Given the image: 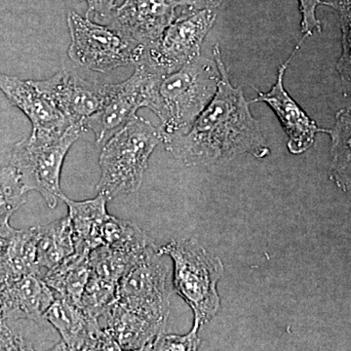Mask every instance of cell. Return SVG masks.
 Instances as JSON below:
<instances>
[{
  "mask_svg": "<svg viewBox=\"0 0 351 351\" xmlns=\"http://www.w3.org/2000/svg\"><path fill=\"white\" fill-rule=\"evenodd\" d=\"M213 56L221 73L214 98L188 133L164 144L166 149L186 166L225 164L245 154L260 159L269 156L260 122L252 114L243 89L230 82L218 43Z\"/></svg>",
  "mask_w": 351,
  "mask_h": 351,
  "instance_id": "1",
  "label": "cell"
},
{
  "mask_svg": "<svg viewBox=\"0 0 351 351\" xmlns=\"http://www.w3.org/2000/svg\"><path fill=\"white\" fill-rule=\"evenodd\" d=\"M219 80L216 61L201 56L162 76L152 112L160 119L163 144L188 133L214 98Z\"/></svg>",
  "mask_w": 351,
  "mask_h": 351,
  "instance_id": "2",
  "label": "cell"
},
{
  "mask_svg": "<svg viewBox=\"0 0 351 351\" xmlns=\"http://www.w3.org/2000/svg\"><path fill=\"white\" fill-rule=\"evenodd\" d=\"M163 143L159 128L143 117H136L101 145L99 195L108 201L133 195L142 186L149 157Z\"/></svg>",
  "mask_w": 351,
  "mask_h": 351,
  "instance_id": "3",
  "label": "cell"
},
{
  "mask_svg": "<svg viewBox=\"0 0 351 351\" xmlns=\"http://www.w3.org/2000/svg\"><path fill=\"white\" fill-rule=\"evenodd\" d=\"M173 261V290L193 311L201 325L210 322L221 307L218 284L225 274L221 258L193 239L172 240L158 247Z\"/></svg>",
  "mask_w": 351,
  "mask_h": 351,
  "instance_id": "4",
  "label": "cell"
},
{
  "mask_svg": "<svg viewBox=\"0 0 351 351\" xmlns=\"http://www.w3.org/2000/svg\"><path fill=\"white\" fill-rule=\"evenodd\" d=\"M84 131L82 124H75L59 135L32 132L14 147L9 164L17 171L27 193L38 191L52 209L63 195L60 184L64 158Z\"/></svg>",
  "mask_w": 351,
  "mask_h": 351,
  "instance_id": "5",
  "label": "cell"
},
{
  "mask_svg": "<svg viewBox=\"0 0 351 351\" xmlns=\"http://www.w3.org/2000/svg\"><path fill=\"white\" fill-rule=\"evenodd\" d=\"M71 34L69 56L83 69L107 73L126 66H137L145 55V46L117 25H103L90 18L69 12Z\"/></svg>",
  "mask_w": 351,
  "mask_h": 351,
  "instance_id": "6",
  "label": "cell"
},
{
  "mask_svg": "<svg viewBox=\"0 0 351 351\" xmlns=\"http://www.w3.org/2000/svg\"><path fill=\"white\" fill-rule=\"evenodd\" d=\"M125 82L108 85L103 105L85 120V131L93 132L96 143L103 145L137 117L141 108L152 110L162 76L141 61Z\"/></svg>",
  "mask_w": 351,
  "mask_h": 351,
  "instance_id": "7",
  "label": "cell"
},
{
  "mask_svg": "<svg viewBox=\"0 0 351 351\" xmlns=\"http://www.w3.org/2000/svg\"><path fill=\"white\" fill-rule=\"evenodd\" d=\"M217 19L216 9L193 10L176 18L156 43L145 47L142 61L161 75L200 56L201 45Z\"/></svg>",
  "mask_w": 351,
  "mask_h": 351,
  "instance_id": "8",
  "label": "cell"
},
{
  "mask_svg": "<svg viewBox=\"0 0 351 351\" xmlns=\"http://www.w3.org/2000/svg\"><path fill=\"white\" fill-rule=\"evenodd\" d=\"M156 250L149 252L127 270L117 287V302L159 322L167 323L170 314V270Z\"/></svg>",
  "mask_w": 351,
  "mask_h": 351,
  "instance_id": "9",
  "label": "cell"
},
{
  "mask_svg": "<svg viewBox=\"0 0 351 351\" xmlns=\"http://www.w3.org/2000/svg\"><path fill=\"white\" fill-rule=\"evenodd\" d=\"M306 38V36H302L291 56L279 66L276 82L272 85L271 89L267 92H262L255 88L257 98L250 101V103L267 104L271 108L272 112L276 113L277 119L288 137V151L295 156L304 154L313 147L316 134L320 132L330 133V130L320 128L316 122L306 114V112L300 107L299 104L291 97L284 86V76L289 64Z\"/></svg>",
  "mask_w": 351,
  "mask_h": 351,
  "instance_id": "10",
  "label": "cell"
},
{
  "mask_svg": "<svg viewBox=\"0 0 351 351\" xmlns=\"http://www.w3.org/2000/svg\"><path fill=\"white\" fill-rule=\"evenodd\" d=\"M32 82L66 119L82 125L101 107L110 85L87 80L66 69L47 80Z\"/></svg>",
  "mask_w": 351,
  "mask_h": 351,
  "instance_id": "11",
  "label": "cell"
},
{
  "mask_svg": "<svg viewBox=\"0 0 351 351\" xmlns=\"http://www.w3.org/2000/svg\"><path fill=\"white\" fill-rule=\"evenodd\" d=\"M44 318L61 335V343L53 350H120L110 332L101 326L100 320L73 302L56 298Z\"/></svg>",
  "mask_w": 351,
  "mask_h": 351,
  "instance_id": "12",
  "label": "cell"
},
{
  "mask_svg": "<svg viewBox=\"0 0 351 351\" xmlns=\"http://www.w3.org/2000/svg\"><path fill=\"white\" fill-rule=\"evenodd\" d=\"M191 0H125L114 9V23L145 47L156 43L176 19L179 7H193Z\"/></svg>",
  "mask_w": 351,
  "mask_h": 351,
  "instance_id": "13",
  "label": "cell"
},
{
  "mask_svg": "<svg viewBox=\"0 0 351 351\" xmlns=\"http://www.w3.org/2000/svg\"><path fill=\"white\" fill-rule=\"evenodd\" d=\"M0 91L29 119L32 133L59 135L75 124L66 119L32 80L0 73Z\"/></svg>",
  "mask_w": 351,
  "mask_h": 351,
  "instance_id": "14",
  "label": "cell"
},
{
  "mask_svg": "<svg viewBox=\"0 0 351 351\" xmlns=\"http://www.w3.org/2000/svg\"><path fill=\"white\" fill-rule=\"evenodd\" d=\"M55 299L53 291L38 274H29L0 285V311L3 320L43 322Z\"/></svg>",
  "mask_w": 351,
  "mask_h": 351,
  "instance_id": "15",
  "label": "cell"
},
{
  "mask_svg": "<svg viewBox=\"0 0 351 351\" xmlns=\"http://www.w3.org/2000/svg\"><path fill=\"white\" fill-rule=\"evenodd\" d=\"M0 285L21 277L43 276L38 263V226L15 230L7 223L0 228Z\"/></svg>",
  "mask_w": 351,
  "mask_h": 351,
  "instance_id": "16",
  "label": "cell"
},
{
  "mask_svg": "<svg viewBox=\"0 0 351 351\" xmlns=\"http://www.w3.org/2000/svg\"><path fill=\"white\" fill-rule=\"evenodd\" d=\"M120 350H151L154 341L166 324L152 319L115 302L100 318Z\"/></svg>",
  "mask_w": 351,
  "mask_h": 351,
  "instance_id": "17",
  "label": "cell"
},
{
  "mask_svg": "<svg viewBox=\"0 0 351 351\" xmlns=\"http://www.w3.org/2000/svg\"><path fill=\"white\" fill-rule=\"evenodd\" d=\"M60 199L68 206L75 252H90L101 246V228L110 216L107 210V198L98 193L93 199L85 201L71 200L64 195Z\"/></svg>",
  "mask_w": 351,
  "mask_h": 351,
  "instance_id": "18",
  "label": "cell"
},
{
  "mask_svg": "<svg viewBox=\"0 0 351 351\" xmlns=\"http://www.w3.org/2000/svg\"><path fill=\"white\" fill-rule=\"evenodd\" d=\"M90 252H75L44 272L43 278L57 299L82 306L83 293L91 274Z\"/></svg>",
  "mask_w": 351,
  "mask_h": 351,
  "instance_id": "19",
  "label": "cell"
},
{
  "mask_svg": "<svg viewBox=\"0 0 351 351\" xmlns=\"http://www.w3.org/2000/svg\"><path fill=\"white\" fill-rule=\"evenodd\" d=\"M75 253V237L69 217L38 226V263L48 270Z\"/></svg>",
  "mask_w": 351,
  "mask_h": 351,
  "instance_id": "20",
  "label": "cell"
},
{
  "mask_svg": "<svg viewBox=\"0 0 351 351\" xmlns=\"http://www.w3.org/2000/svg\"><path fill=\"white\" fill-rule=\"evenodd\" d=\"M330 130L332 142L331 177L346 189L351 186V107L339 110Z\"/></svg>",
  "mask_w": 351,
  "mask_h": 351,
  "instance_id": "21",
  "label": "cell"
},
{
  "mask_svg": "<svg viewBox=\"0 0 351 351\" xmlns=\"http://www.w3.org/2000/svg\"><path fill=\"white\" fill-rule=\"evenodd\" d=\"M143 258L135 257L125 251L107 245H101L89 253L92 274L117 284L119 283L127 270Z\"/></svg>",
  "mask_w": 351,
  "mask_h": 351,
  "instance_id": "22",
  "label": "cell"
},
{
  "mask_svg": "<svg viewBox=\"0 0 351 351\" xmlns=\"http://www.w3.org/2000/svg\"><path fill=\"white\" fill-rule=\"evenodd\" d=\"M27 193L11 164L0 170V228L9 223L12 215L25 204Z\"/></svg>",
  "mask_w": 351,
  "mask_h": 351,
  "instance_id": "23",
  "label": "cell"
},
{
  "mask_svg": "<svg viewBox=\"0 0 351 351\" xmlns=\"http://www.w3.org/2000/svg\"><path fill=\"white\" fill-rule=\"evenodd\" d=\"M119 284L90 274L83 293L82 307L89 315L100 319L108 307L117 301Z\"/></svg>",
  "mask_w": 351,
  "mask_h": 351,
  "instance_id": "24",
  "label": "cell"
},
{
  "mask_svg": "<svg viewBox=\"0 0 351 351\" xmlns=\"http://www.w3.org/2000/svg\"><path fill=\"white\" fill-rule=\"evenodd\" d=\"M338 11L341 29V55L337 63V71L346 92L351 93V0L332 2Z\"/></svg>",
  "mask_w": 351,
  "mask_h": 351,
  "instance_id": "25",
  "label": "cell"
},
{
  "mask_svg": "<svg viewBox=\"0 0 351 351\" xmlns=\"http://www.w3.org/2000/svg\"><path fill=\"white\" fill-rule=\"evenodd\" d=\"M202 326L198 321H193V328L186 335L161 332L152 343L151 350L191 351L198 350L201 343L199 329Z\"/></svg>",
  "mask_w": 351,
  "mask_h": 351,
  "instance_id": "26",
  "label": "cell"
},
{
  "mask_svg": "<svg viewBox=\"0 0 351 351\" xmlns=\"http://www.w3.org/2000/svg\"><path fill=\"white\" fill-rule=\"evenodd\" d=\"M299 1L300 12L302 14L301 31L302 36H313L314 32H321V24L316 18V8L319 5L332 7V2L323 0H298Z\"/></svg>",
  "mask_w": 351,
  "mask_h": 351,
  "instance_id": "27",
  "label": "cell"
},
{
  "mask_svg": "<svg viewBox=\"0 0 351 351\" xmlns=\"http://www.w3.org/2000/svg\"><path fill=\"white\" fill-rule=\"evenodd\" d=\"M32 350L23 337L7 325L6 320L0 321V350Z\"/></svg>",
  "mask_w": 351,
  "mask_h": 351,
  "instance_id": "28",
  "label": "cell"
},
{
  "mask_svg": "<svg viewBox=\"0 0 351 351\" xmlns=\"http://www.w3.org/2000/svg\"><path fill=\"white\" fill-rule=\"evenodd\" d=\"M88 4V11L86 17L90 15L97 17L106 18L112 15L115 7V0H86Z\"/></svg>",
  "mask_w": 351,
  "mask_h": 351,
  "instance_id": "29",
  "label": "cell"
},
{
  "mask_svg": "<svg viewBox=\"0 0 351 351\" xmlns=\"http://www.w3.org/2000/svg\"><path fill=\"white\" fill-rule=\"evenodd\" d=\"M206 1L207 7L212 9H217L221 6L223 0H205Z\"/></svg>",
  "mask_w": 351,
  "mask_h": 351,
  "instance_id": "30",
  "label": "cell"
},
{
  "mask_svg": "<svg viewBox=\"0 0 351 351\" xmlns=\"http://www.w3.org/2000/svg\"><path fill=\"white\" fill-rule=\"evenodd\" d=\"M2 243H3V239H2L1 237H0V248H1Z\"/></svg>",
  "mask_w": 351,
  "mask_h": 351,
  "instance_id": "31",
  "label": "cell"
},
{
  "mask_svg": "<svg viewBox=\"0 0 351 351\" xmlns=\"http://www.w3.org/2000/svg\"><path fill=\"white\" fill-rule=\"evenodd\" d=\"M1 320H3V318H2L1 311H0V321Z\"/></svg>",
  "mask_w": 351,
  "mask_h": 351,
  "instance_id": "32",
  "label": "cell"
}]
</instances>
